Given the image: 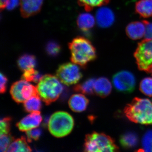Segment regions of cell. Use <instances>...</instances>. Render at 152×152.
<instances>
[{
    "label": "cell",
    "mask_w": 152,
    "mask_h": 152,
    "mask_svg": "<svg viewBox=\"0 0 152 152\" xmlns=\"http://www.w3.org/2000/svg\"><path fill=\"white\" fill-rule=\"evenodd\" d=\"M124 113L133 122L152 126V102L148 99L134 98L126 106Z\"/></svg>",
    "instance_id": "cell-1"
},
{
    "label": "cell",
    "mask_w": 152,
    "mask_h": 152,
    "mask_svg": "<svg viewBox=\"0 0 152 152\" xmlns=\"http://www.w3.org/2000/svg\"><path fill=\"white\" fill-rule=\"evenodd\" d=\"M72 62L85 66L96 58V49L88 39L83 37L75 38L69 44Z\"/></svg>",
    "instance_id": "cell-2"
},
{
    "label": "cell",
    "mask_w": 152,
    "mask_h": 152,
    "mask_svg": "<svg viewBox=\"0 0 152 152\" xmlns=\"http://www.w3.org/2000/svg\"><path fill=\"white\" fill-rule=\"evenodd\" d=\"M37 88L38 95L47 105L56 100L63 90L62 85L58 79L50 75L42 76Z\"/></svg>",
    "instance_id": "cell-3"
},
{
    "label": "cell",
    "mask_w": 152,
    "mask_h": 152,
    "mask_svg": "<svg viewBox=\"0 0 152 152\" xmlns=\"http://www.w3.org/2000/svg\"><path fill=\"white\" fill-rule=\"evenodd\" d=\"M119 148L110 137L104 133L94 132L86 137L84 151L89 152L118 151Z\"/></svg>",
    "instance_id": "cell-4"
},
{
    "label": "cell",
    "mask_w": 152,
    "mask_h": 152,
    "mask_svg": "<svg viewBox=\"0 0 152 152\" xmlns=\"http://www.w3.org/2000/svg\"><path fill=\"white\" fill-rule=\"evenodd\" d=\"M73 118L65 112H56L52 115L48 121L50 133L56 137H65L69 134L73 129Z\"/></svg>",
    "instance_id": "cell-5"
},
{
    "label": "cell",
    "mask_w": 152,
    "mask_h": 152,
    "mask_svg": "<svg viewBox=\"0 0 152 152\" xmlns=\"http://www.w3.org/2000/svg\"><path fill=\"white\" fill-rule=\"evenodd\" d=\"M134 56L139 69L150 73L152 66V39H144L139 43Z\"/></svg>",
    "instance_id": "cell-6"
},
{
    "label": "cell",
    "mask_w": 152,
    "mask_h": 152,
    "mask_svg": "<svg viewBox=\"0 0 152 152\" xmlns=\"http://www.w3.org/2000/svg\"><path fill=\"white\" fill-rule=\"evenodd\" d=\"M56 75L61 83L67 86L76 84L83 77L80 68L73 63H66L60 65Z\"/></svg>",
    "instance_id": "cell-7"
},
{
    "label": "cell",
    "mask_w": 152,
    "mask_h": 152,
    "mask_svg": "<svg viewBox=\"0 0 152 152\" xmlns=\"http://www.w3.org/2000/svg\"><path fill=\"white\" fill-rule=\"evenodd\" d=\"M10 92L14 100L19 103L38 95L37 87L23 80L13 84Z\"/></svg>",
    "instance_id": "cell-8"
},
{
    "label": "cell",
    "mask_w": 152,
    "mask_h": 152,
    "mask_svg": "<svg viewBox=\"0 0 152 152\" xmlns=\"http://www.w3.org/2000/svg\"><path fill=\"white\" fill-rule=\"evenodd\" d=\"M114 86L120 92L130 93L132 92L136 86V79L130 72L122 71L114 75L113 77Z\"/></svg>",
    "instance_id": "cell-9"
},
{
    "label": "cell",
    "mask_w": 152,
    "mask_h": 152,
    "mask_svg": "<svg viewBox=\"0 0 152 152\" xmlns=\"http://www.w3.org/2000/svg\"><path fill=\"white\" fill-rule=\"evenodd\" d=\"M42 120L40 112H32L17 123V126L20 131L26 132L39 126Z\"/></svg>",
    "instance_id": "cell-10"
},
{
    "label": "cell",
    "mask_w": 152,
    "mask_h": 152,
    "mask_svg": "<svg viewBox=\"0 0 152 152\" xmlns=\"http://www.w3.org/2000/svg\"><path fill=\"white\" fill-rule=\"evenodd\" d=\"M44 0H20V12L24 18L34 15L40 10Z\"/></svg>",
    "instance_id": "cell-11"
},
{
    "label": "cell",
    "mask_w": 152,
    "mask_h": 152,
    "mask_svg": "<svg viewBox=\"0 0 152 152\" xmlns=\"http://www.w3.org/2000/svg\"><path fill=\"white\" fill-rule=\"evenodd\" d=\"M96 21L101 28L110 27L115 21V15L112 10L109 8L102 7L96 13Z\"/></svg>",
    "instance_id": "cell-12"
},
{
    "label": "cell",
    "mask_w": 152,
    "mask_h": 152,
    "mask_svg": "<svg viewBox=\"0 0 152 152\" xmlns=\"http://www.w3.org/2000/svg\"><path fill=\"white\" fill-rule=\"evenodd\" d=\"M126 34L134 40L143 37L145 32V26L143 22L135 21L130 23L126 29Z\"/></svg>",
    "instance_id": "cell-13"
},
{
    "label": "cell",
    "mask_w": 152,
    "mask_h": 152,
    "mask_svg": "<svg viewBox=\"0 0 152 152\" xmlns=\"http://www.w3.org/2000/svg\"><path fill=\"white\" fill-rule=\"evenodd\" d=\"M68 103L73 111L80 113L86 110L89 103V100L84 95L76 94L71 97Z\"/></svg>",
    "instance_id": "cell-14"
},
{
    "label": "cell",
    "mask_w": 152,
    "mask_h": 152,
    "mask_svg": "<svg viewBox=\"0 0 152 152\" xmlns=\"http://www.w3.org/2000/svg\"><path fill=\"white\" fill-rule=\"evenodd\" d=\"M112 86L108 79L104 77L96 80L94 84V92L102 98L108 96L111 93Z\"/></svg>",
    "instance_id": "cell-15"
},
{
    "label": "cell",
    "mask_w": 152,
    "mask_h": 152,
    "mask_svg": "<svg viewBox=\"0 0 152 152\" xmlns=\"http://www.w3.org/2000/svg\"><path fill=\"white\" fill-rule=\"evenodd\" d=\"M120 143L125 149H133L137 146L139 143V137L136 133L128 132L120 137Z\"/></svg>",
    "instance_id": "cell-16"
},
{
    "label": "cell",
    "mask_w": 152,
    "mask_h": 152,
    "mask_svg": "<svg viewBox=\"0 0 152 152\" xmlns=\"http://www.w3.org/2000/svg\"><path fill=\"white\" fill-rule=\"evenodd\" d=\"M96 20L92 15L84 13L79 15L77 20L78 26L82 31H87L94 27Z\"/></svg>",
    "instance_id": "cell-17"
},
{
    "label": "cell",
    "mask_w": 152,
    "mask_h": 152,
    "mask_svg": "<svg viewBox=\"0 0 152 152\" xmlns=\"http://www.w3.org/2000/svg\"><path fill=\"white\" fill-rule=\"evenodd\" d=\"M136 12L144 18L152 17V0H139L135 5Z\"/></svg>",
    "instance_id": "cell-18"
},
{
    "label": "cell",
    "mask_w": 152,
    "mask_h": 152,
    "mask_svg": "<svg viewBox=\"0 0 152 152\" xmlns=\"http://www.w3.org/2000/svg\"><path fill=\"white\" fill-rule=\"evenodd\" d=\"M35 57L33 55L25 54L19 58L18 65L22 71H25L34 69L36 65Z\"/></svg>",
    "instance_id": "cell-19"
},
{
    "label": "cell",
    "mask_w": 152,
    "mask_h": 152,
    "mask_svg": "<svg viewBox=\"0 0 152 152\" xmlns=\"http://www.w3.org/2000/svg\"><path fill=\"white\" fill-rule=\"evenodd\" d=\"M31 151L25 137L14 140L10 144L7 152H30Z\"/></svg>",
    "instance_id": "cell-20"
},
{
    "label": "cell",
    "mask_w": 152,
    "mask_h": 152,
    "mask_svg": "<svg viewBox=\"0 0 152 152\" xmlns=\"http://www.w3.org/2000/svg\"><path fill=\"white\" fill-rule=\"evenodd\" d=\"M96 80L94 78L88 79L80 84L76 85L74 87L75 91L80 92L85 94L92 95L94 92V84Z\"/></svg>",
    "instance_id": "cell-21"
},
{
    "label": "cell",
    "mask_w": 152,
    "mask_h": 152,
    "mask_svg": "<svg viewBox=\"0 0 152 152\" xmlns=\"http://www.w3.org/2000/svg\"><path fill=\"white\" fill-rule=\"evenodd\" d=\"M41 99L39 95H37L25 101L24 103L25 110L29 113L39 111L42 106Z\"/></svg>",
    "instance_id": "cell-22"
},
{
    "label": "cell",
    "mask_w": 152,
    "mask_h": 152,
    "mask_svg": "<svg viewBox=\"0 0 152 152\" xmlns=\"http://www.w3.org/2000/svg\"><path fill=\"white\" fill-rule=\"evenodd\" d=\"M110 0H78L79 4L83 7L86 11L92 10L94 8L106 5Z\"/></svg>",
    "instance_id": "cell-23"
},
{
    "label": "cell",
    "mask_w": 152,
    "mask_h": 152,
    "mask_svg": "<svg viewBox=\"0 0 152 152\" xmlns=\"http://www.w3.org/2000/svg\"><path fill=\"white\" fill-rule=\"evenodd\" d=\"M42 76L38 71L34 69H31L25 71L22 76V80H25L28 82H33L38 83Z\"/></svg>",
    "instance_id": "cell-24"
},
{
    "label": "cell",
    "mask_w": 152,
    "mask_h": 152,
    "mask_svg": "<svg viewBox=\"0 0 152 152\" xmlns=\"http://www.w3.org/2000/svg\"><path fill=\"white\" fill-rule=\"evenodd\" d=\"M140 90L144 94L152 97V78L147 77L143 79L140 83Z\"/></svg>",
    "instance_id": "cell-25"
},
{
    "label": "cell",
    "mask_w": 152,
    "mask_h": 152,
    "mask_svg": "<svg viewBox=\"0 0 152 152\" xmlns=\"http://www.w3.org/2000/svg\"><path fill=\"white\" fill-rule=\"evenodd\" d=\"M142 145L143 151L152 152V130L145 133L142 139Z\"/></svg>",
    "instance_id": "cell-26"
},
{
    "label": "cell",
    "mask_w": 152,
    "mask_h": 152,
    "mask_svg": "<svg viewBox=\"0 0 152 152\" xmlns=\"http://www.w3.org/2000/svg\"><path fill=\"white\" fill-rule=\"evenodd\" d=\"M14 140L13 137L10 134L0 135V149L1 152L7 151L9 147Z\"/></svg>",
    "instance_id": "cell-27"
},
{
    "label": "cell",
    "mask_w": 152,
    "mask_h": 152,
    "mask_svg": "<svg viewBox=\"0 0 152 152\" xmlns=\"http://www.w3.org/2000/svg\"><path fill=\"white\" fill-rule=\"evenodd\" d=\"M46 49L48 54L52 56H56L60 53L61 47L56 42L51 41L47 44Z\"/></svg>",
    "instance_id": "cell-28"
},
{
    "label": "cell",
    "mask_w": 152,
    "mask_h": 152,
    "mask_svg": "<svg viewBox=\"0 0 152 152\" xmlns=\"http://www.w3.org/2000/svg\"><path fill=\"white\" fill-rule=\"evenodd\" d=\"M11 118L6 117L1 119L0 121V135L10 134Z\"/></svg>",
    "instance_id": "cell-29"
},
{
    "label": "cell",
    "mask_w": 152,
    "mask_h": 152,
    "mask_svg": "<svg viewBox=\"0 0 152 152\" xmlns=\"http://www.w3.org/2000/svg\"><path fill=\"white\" fill-rule=\"evenodd\" d=\"M26 134L27 137L28 141L31 142L33 140H37L39 138L42 134V131L40 129L34 128L26 131Z\"/></svg>",
    "instance_id": "cell-30"
},
{
    "label": "cell",
    "mask_w": 152,
    "mask_h": 152,
    "mask_svg": "<svg viewBox=\"0 0 152 152\" xmlns=\"http://www.w3.org/2000/svg\"><path fill=\"white\" fill-rule=\"evenodd\" d=\"M1 10H12L18 5L19 0H1Z\"/></svg>",
    "instance_id": "cell-31"
},
{
    "label": "cell",
    "mask_w": 152,
    "mask_h": 152,
    "mask_svg": "<svg viewBox=\"0 0 152 152\" xmlns=\"http://www.w3.org/2000/svg\"><path fill=\"white\" fill-rule=\"evenodd\" d=\"M142 21L145 26V32L144 36V39H152V23L147 20Z\"/></svg>",
    "instance_id": "cell-32"
},
{
    "label": "cell",
    "mask_w": 152,
    "mask_h": 152,
    "mask_svg": "<svg viewBox=\"0 0 152 152\" xmlns=\"http://www.w3.org/2000/svg\"><path fill=\"white\" fill-rule=\"evenodd\" d=\"M1 86H0V92L3 94L6 91V84H7V79L5 76L1 73Z\"/></svg>",
    "instance_id": "cell-33"
},
{
    "label": "cell",
    "mask_w": 152,
    "mask_h": 152,
    "mask_svg": "<svg viewBox=\"0 0 152 152\" xmlns=\"http://www.w3.org/2000/svg\"><path fill=\"white\" fill-rule=\"evenodd\" d=\"M150 73H151L152 75V66L151 68V71H150Z\"/></svg>",
    "instance_id": "cell-34"
}]
</instances>
